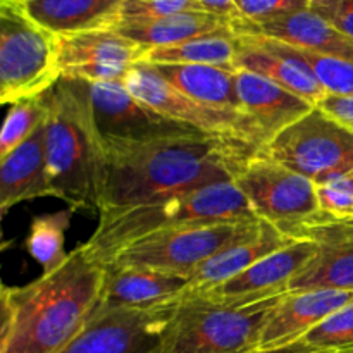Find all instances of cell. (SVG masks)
Wrapping results in <instances>:
<instances>
[{"mask_svg":"<svg viewBox=\"0 0 353 353\" xmlns=\"http://www.w3.org/2000/svg\"><path fill=\"white\" fill-rule=\"evenodd\" d=\"M257 219L261 217L236 183H217L157 202L100 214L99 226L85 247L97 261L107 264L117 252L150 234L199 224Z\"/></svg>","mask_w":353,"mask_h":353,"instance_id":"obj_4","label":"cell"},{"mask_svg":"<svg viewBox=\"0 0 353 353\" xmlns=\"http://www.w3.org/2000/svg\"><path fill=\"white\" fill-rule=\"evenodd\" d=\"M190 279L141 265L105 264L102 292L95 310L138 309L179 299Z\"/></svg>","mask_w":353,"mask_h":353,"instance_id":"obj_17","label":"cell"},{"mask_svg":"<svg viewBox=\"0 0 353 353\" xmlns=\"http://www.w3.org/2000/svg\"><path fill=\"white\" fill-rule=\"evenodd\" d=\"M174 88L205 105L241 110L236 95V71L219 65L150 64Z\"/></svg>","mask_w":353,"mask_h":353,"instance_id":"obj_24","label":"cell"},{"mask_svg":"<svg viewBox=\"0 0 353 353\" xmlns=\"http://www.w3.org/2000/svg\"><path fill=\"white\" fill-rule=\"evenodd\" d=\"M317 202L321 212L338 217L353 216V183L350 176L317 185Z\"/></svg>","mask_w":353,"mask_h":353,"instance_id":"obj_34","label":"cell"},{"mask_svg":"<svg viewBox=\"0 0 353 353\" xmlns=\"http://www.w3.org/2000/svg\"><path fill=\"white\" fill-rule=\"evenodd\" d=\"M353 303V290H314L290 293L269 321L261 347H279L302 340L310 330Z\"/></svg>","mask_w":353,"mask_h":353,"instance_id":"obj_20","label":"cell"},{"mask_svg":"<svg viewBox=\"0 0 353 353\" xmlns=\"http://www.w3.org/2000/svg\"><path fill=\"white\" fill-rule=\"evenodd\" d=\"M102 140L100 214L234 181L241 165L259 152L241 141L205 134L148 141Z\"/></svg>","mask_w":353,"mask_h":353,"instance_id":"obj_1","label":"cell"},{"mask_svg":"<svg viewBox=\"0 0 353 353\" xmlns=\"http://www.w3.org/2000/svg\"><path fill=\"white\" fill-rule=\"evenodd\" d=\"M21 2H26V0H21Z\"/></svg>","mask_w":353,"mask_h":353,"instance_id":"obj_41","label":"cell"},{"mask_svg":"<svg viewBox=\"0 0 353 353\" xmlns=\"http://www.w3.org/2000/svg\"><path fill=\"white\" fill-rule=\"evenodd\" d=\"M116 30L147 50L171 47L203 34L233 31V21L205 10H186L154 19L119 21Z\"/></svg>","mask_w":353,"mask_h":353,"instance_id":"obj_22","label":"cell"},{"mask_svg":"<svg viewBox=\"0 0 353 353\" xmlns=\"http://www.w3.org/2000/svg\"><path fill=\"white\" fill-rule=\"evenodd\" d=\"M105 264L85 243L55 269L24 286L0 292V353H59L95 312Z\"/></svg>","mask_w":353,"mask_h":353,"instance_id":"obj_2","label":"cell"},{"mask_svg":"<svg viewBox=\"0 0 353 353\" xmlns=\"http://www.w3.org/2000/svg\"><path fill=\"white\" fill-rule=\"evenodd\" d=\"M290 288L254 299L183 293L157 353H247L261 347L269 321Z\"/></svg>","mask_w":353,"mask_h":353,"instance_id":"obj_5","label":"cell"},{"mask_svg":"<svg viewBox=\"0 0 353 353\" xmlns=\"http://www.w3.org/2000/svg\"><path fill=\"white\" fill-rule=\"evenodd\" d=\"M47 164L54 196L72 210L100 214L103 140L88 83L62 78L48 92Z\"/></svg>","mask_w":353,"mask_h":353,"instance_id":"obj_3","label":"cell"},{"mask_svg":"<svg viewBox=\"0 0 353 353\" xmlns=\"http://www.w3.org/2000/svg\"><path fill=\"white\" fill-rule=\"evenodd\" d=\"M48 116V93L10 105L0 133V159L26 141Z\"/></svg>","mask_w":353,"mask_h":353,"instance_id":"obj_28","label":"cell"},{"mask_svg":"<svg viewBox=\"0 0 353 353\" xmlns=\"http://www.w3.org/2000/svg\"><path fill=\"white\" fill-rule=\"evenodd\" d=\"M126 0H26L30 16L54 34L116 28Z\"/></svg>","mask_w":353,"mask_h":353,"instance_id":"obj_23","label":"cell"},{"mask_svg":"<svg viewBox=\"0 0 353 353\" xmlns=\"http://www.w3.org/2000/svg\"><path fill=\"white\" fill-rule=\"evenodd\" d=\"M59 68L62 78L85 83H123L141 62L147 48L121 34L116 28L59 34Z\"/></svg>","mask_w":353,"mask_h":353,"instance_id":"obj_12","label":"cell"},{"mask_svg":"<svg viewBox=\"0 0 353 353\" xmlns=\"http://www.w3.org/2000/svg\"><path fill=\"white\" fill-rule=\"evenodd\" d=\"M234 183L261 219L278 228L305 221L319 212L312 179L257 152L238 171Z\"/></svg>","mask_w":353,"mask_h":353,"instance_id":"obj_10","label":"cell"},{"mask_svg":"<svg viewBox=\"0 0 353 353\" xmlns=\"http://www.w3.org/2000/svg\"><path fill=\"white\" fill-rule=\"evenodd\" d=\"M290 293L353 290V243H321V250L290 283Z\"/></svg>","mask_w":353,"mask_h":353,"instance_id":"obj_26","label":"cell"},{"mask_svg":"<svg viewBox=\"0 0 353 353\" xmlns=\"http://www.w3.org/2000/svg\"><path fill=\"white\" fill-rule=\"evenodd\" d=\"M259 154L324 185L353 174V131L321 107H314L283 133L269 140Z\"/></svg>","mask_w":353,"mask_h":353,"instance_id":"obj_7","label":"cell"},{"mask_svg":"<svg viewBox=\"0 0 353 353\" xmlns=\"http://www.w3.org/2000/svg\"><path fill=\"white\" fill-rule=\"evenodd\" d=\"M350 178H352V183H353V174H352V176H350Z\"/></svg>","mask_w":353,"mask_h":353,"instance_id":"obj_39","label":"cell"},{"mask_svg":"<svg viewBox=\"0 0 353 353\" xmlns=\"http://www.w3.org/2000/svg\"><path fill=\"white\" fill-rule=\"evenodd\" d=\"M123 83L138 100L152 109L164 114L169 119L195 128L207 137L241 141L255 150L264 147L259 130L241 110L219 109L190 99L165 81L154 65L147 62H138Z\"/></svg>","mask_w":353,"mask_h":353,"instance_id":"obj_9","label":"cell"},{"mask_svg":"<svg viewBox=\"0 0 353 353\" xmlns=\"http://www.w3.org/2000/svg\"><path fill=\"white\" fill-rule=\"evenodd\" d=\"M234 34H255L272 38L286 45L309 50L314 54L353 61V40L331 26L312 9L296 10L285 16L272 17L262 23H233Z\"/></svg>","mask_w":353,"mask_h":353,"instance_id":"obj_18","label":"cell"},{"mask_svg":"<svg viewBox=\"0 0 353 353\" xmlns=\"http://www.w3.org/2000/svg\"><path fill=\"white\" fill-rule=\"evenodd\" d=\"M295 52L309 65L312 74L330 95H353V61L314 54L300 48H295Z\"/></svg>","mask_w":353,"mask_h":353,"instance_id":"obj_30","label":"cell"},{"mask_svg":"<svg viewBox=\"0 0 353 353\" xmlns=\"http://www.w3.org/2000/svg\"><path fill=\"white\" fill-rule=\"evenodd\" d=\"M310 6H312V0H236V21L262 23L272 17L310 9Z\"/></svg>","mask_w":353,"mask_h":353,"instance_id":"obj_32","label":"cell"},{"mask_svg":"<svg viewBox=\"0 0 353 353\" xmlns=\"http://www.w3.org/2000/svg\"><path fill=\"white\" fill-rule=\"evenodd\" d=\"M279 230L293 240H312L317 243H353V216L338 217L319 210L309 219Z\"/></svg>","mask_w":353,"mask_h":353,"instance_id":"obj_29","label":"cell"},{"mask_svg":"<svg viewBox=\"0 0 353 353\" xmlns=\"http://www.w3.org/2000/svg\"><path fill=\"white\" fill-rule=\"evenodd\" d=\"M236 69L264 76L316 107L330 95L290 45L255 34H236Z\"/></svg>","mask_w":353,"mask_h":353,"instance_id":"obj_14","label":"cell"},{"mask_svg":"<svg viewBox=\"0 0 353 353\" xmlns=\"http://www.w3.org/2000/svg\"><path fill=\"white\" fill-rule=\"evenodd\" d=\"M54 196L47 164V121L26 141L0 159L2 216L24 200Z\"/></svg>","mask_w":353,"mask_h":353,"instance_id":"obj_19","label":"cell"},{"mask_svg":"<svg viewBox=\"0 0 353 353\" xmlns=\"http://www.w3.org/2000/svg\"><path fill=\"white\" fill-rule=\"evenodd\" d=\"M61 79L57 34L38 24L21 0H0V102L41 97Z\"/></svg>","mask_w":353,"mask_h":353,"instance_id":"obj_6","label":"cell"},{"mask_svg":"<svg viewBox=\"0 0 353 353\" xmlns=\"http://www.w3.org/2000/svg\"><path fill=\"white\" fill-rule=\"evenodd\" d=\"M319 250L321 243L317 241L293 240L223 285L196 293H205L217 299H254L283 292L288 290L290 283L319 254Z\"/></svg>","mask_w":353,"mask_h":353,"instance_id":"obj_16","label":"cell"},{"mask_svg":"<svg viewBox=\"0 0 353 353\" xmlns=\"http://www.w3.org/2000/svg\"><path fill=\"white\" fill-rule=\"evenodd\" d=\"M310 9L353 40V0H312Z\"/></svg>","mask_w":353,"mask_h":353,"instance_id":"obj_35","label":"cell"},{"mask_svg":"<svg viewBox=\"0 0 353 353\" xmlns=\"http://www.w3.org/2000/svg\"><path fill=\"white\" fill-rule=\"evenodd\" d=\"M178 299L138 309L95 310L59 353H157Z\"/></svg>","mask_w":353,"mask_h":353,"instance_id":"obj_11","label":"cell"},{"mask_svg":"<svg viewBox=\"0 0 353 353\" xmlns=\"http://www.w3.org/2000/svg\"><path fill=\"white\" fill-rule=\"evenodd\" d=\"M186 10H203L199 0H126L121 12V21L154 19Z\"/></svg>","mask_w":353,"mask_h":353,"instance_id":"obj_33","label":"cell"},{"mask_svg":"<svg viewBox=\"0 0 353 353\" xmlns=\"http://www.w3.org/2000/svg\"><path fill=\"white\" fill-rule=\"evenodd\" d=\"M238 40L234 31L203 34L171 47L147 50L141 62L147 64H200L219 65L236 71Z\"/></svg>","mask_w":353,"mask_h":353,"instance_id":"obj_25","label":"cell"},{"mask_svg":"<svg viewBox=\"0 0 353 353\" xmlns=\"http://www.w3.org/2000/svg\"><path fill=\"white\" fill-rule=\"evenodd\" d=\"M345 353H353V350L352 352H345Z\"/></svg>","mask_w":353,"mask_h":353,"instance_id":"obj_40","label":"cell"},{"mask_svg":"<svg viewBox=\"0 0 353 353\" xmlns=\"http://www.w3.org/2000/svg\"><path fill=\"white\" fill-rule=\"evenodd\" d=\"M310 345L334 352L353 350V303L338 310L303 336Z\"/></svg>","mask_w":353,"mask_h":353,"instance_id":"obj_31","label":"cell"},{"mask_svg":"<svg viewBox=\"0 0 353 353\" xmlns=\"http://www.w3.org/2000/svg\"><path fill=\"white\" fill-rule=\"evenodd\" d=\"M247 353H340V352L314 347V345H310L309 341H305L302 338V340L292 341V343H286V345H279V347L255 348V350H250Z\"/></svg>","mask_w":353,"mask_h":353,"instance_id":"obj_37","label":"cell"},{"mask_svg":"<svg viewBox=\"0 0 353 353\" xmlns=\"http://www.w3.org/2000/svg\"><path fill=\"white\" fill-rule=\"evenodd\" d=\"M319 107L327 116L353 131V95H327Z\"/></svg>","mask_w":353,"mask_h":353,"instance_id":"obj_36","label":"cell"},{"mask_svg":"<svg viewBox=\"0 0 353 353\" xmlns=\"http://www.w3.org/2000/svg\"><path fill=\"white\" fill-rule=\"evenodd\" d=\"M234 85L241 112L255 124L264 145L316 107L271 79L245 69H236Z\"/></svg>","mask_w":353,"mask_h":353,"instance_id":"obj_15","label":"cell"},{"mask_svg":"<svg viewBox=\"0 0 353 353\" xmlns=\"http://www.w3.org/2000/svg\"><path fill=\"white\" fill-rule=\"evenodd\" d=\"M262 221L264 219L199 224L150 234L128 245L109 262L159 269L190 279L193 272L214 255L257 233Z\"/></svg>","mask_w":353,"mask_h":353,"instance_id":"obj_8","label":"cell"},{"mask_svg":"<svg viewBox=\"0 0 353 353\" xmlns=\"http://www.w3.org/2000/svg\"><path fill=\"white\" fill-rule=\"evenodd\" d=\"M199 3L205 12L226 17L233 23L238 19L236 0H199Z\"/></svg>","mask_w":353,"mask_h":353,"instance_id":"obj_38","label":"cell"},{"mask_svg":"<svg viewBox=\"0 0 353 353\" xmlns=\"http://www.w3.org/2000/svg\"><path fill=\"white\" fill-rule=\"evenodd\" d=\"M292 241L293 238L283 233L278 226L268 223V221H262L257 233L230 245L223 252L214 255L210 261H207L202 268L196 269L190 278L185 293L205 292L214 286L223 285L228 279L241 274L248 268L257 264L259 261L271 255L272 252L286 247Z\"/></svg>","mask_w":353,"mask_h":353,"instance_id":"obj_21","label":"cell"},{"mask_svg":"<svg viewBox=\"0 0 353 353\" xmlns=\"http://www.w3.org/2000/svg\"><path fill=\"white\" fill-rule=\"evenodd\" d=\"M88 90L95 123L102 138L148 141L203 134L195 128L169 119L138 100L124 83H88Z\"/></svg>","mask_w":353,"mask_h":353,"instance_id":"obj_13","label":"cell"},{"mask_svg":"<svg viewBox=\"0 0 353 353\" xmlns=\"http://www.w3.org/2000/svg\"><path fill=\"white\" fill-rule=\"evenodd\" d=\"M72 214L74 210L68 207L59 212L40 214L31 221L26 248L31 257L41 265V272L52 271L68 257L64 241L65 231L71 226Z\"/></svg>","mask_w":353,"mask_h":353,"instance_id":"obj_27","label":"cell"}]
</instances>
